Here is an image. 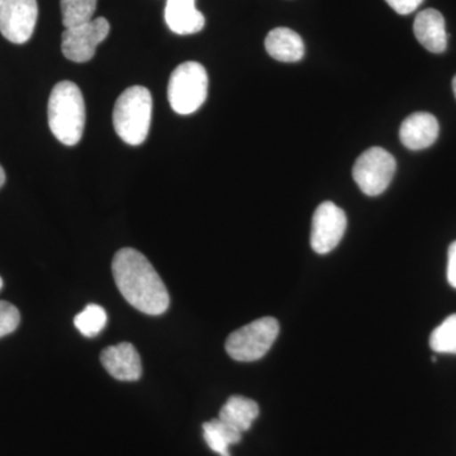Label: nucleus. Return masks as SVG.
I'll list each match as a JSON object with an SVG mask.
<instances>
[{
	"instance_id": "9b49d317",
	"label": "nucleus",
	"mask_w": 456,
	"mask_h": 456,
	"mask_svg": "<svg viewBox=\"0 0 456 456\" xmlns=\"http://www.w3.org/2000/svg\"><path fill=\"white\" fill-rule=\"evenodd\" d=\"M439 122L430 113L417 112L411 114L402 123L399 139L407 149L419 151L434 145L439 137Z\"/></svg>"
},
{
	"instance_id": "f8f14e48",
	"label": "nucleus",
	"mask_w": 456,
	"mask_h": 456,
	"mask_svg": "<svg viewBox=\"0 0 456 456\" xmlns=\"http://www.w3.org/2000/svg\"><path fill=\"white\" fill-rule=\"evenodd\" d=\"M413 32L426 50L441 53L448 47L445 20L436 9H425L417 14Z\"/></svg>"
},
{
	"instance_id": "20e7f679",
	"label": "nucleus",
	"mask_w": 456,
	"mask_h": 456,
	"mask_svg": "<svg viewBox=\"0 0 456 456\" xmlns=\"http://www.w3.org/2000/svg\"><path fill=\"white\" fill-rule=\"evenodd\" d=\"M208 94V75L202 64L183 62L171 74L167 98L176 113L187 116L200 110Z\"/></svg>"
},
{
	"instance_id": "1a4fd4ad",
	"label": "nucleus",
	"mask_w": 456,
	"mask_h": 456,
	"mask_svg": "<svg viewBox=\"0 0 456 456\" xmlns=\"http://www.w3.org/2000/svg\"><path fill=\"white\" fill-rule=\"evenodd\" d=\"M347 227V218L340 207L323 202L312 218L311 246L317 254H329L340 244Z\"/></svg>"
},
{
	"instance_id": "aec40b11",
	"label": "nucleus",
	"mask_w": 456,
	"mask_h": 456,
	"mask_svg": "<svg viewBox=\"0 0 456 456\" xmlns=\"http://www.w3.org/2000/svg\"><path fill=\"white\" fill-rule=\"evenodd\" d=\"M20 322V314L16 305L0 301V338L16 331Z\"/></svg>"
},
{
	"instance_id": "423d86ee",
	"label": "nucleus",
	"mask_w": 456,
	"mask_h": 456,
	"mask_svg": "<svg viewBox=\"0 0 456 456\" xmlns=\"http://www.w3.org/2000/svg\"><path fill=\"white\" fill-rule=\"evenodd\" d=\"M397 163L382 147H370L362 152L353 167V178L362 193L379 196L391 184Z\"/></svg>"
},
{
	"instance_id": "9d476101",
	"label": "nucleus",
	"mask_w": 456,
	"mask_h": 456,
	"mask_svg": "<svg viewBox=\"0 0 456 456\" xmlns=\"http://www.w3.org/2000/svg\"><path fill=\"white\" fill-rule=\"evenodd\" d=\"M104 369L122 382H136L142 375V362L139 351L130 342L113 345L101 354Z\"/></svg>"
},
{
	"instance_id": "4468645a",
	"label": "nucleus",
	"mask_w": 456,
	"mask_h": 456,
	"mask_svg": "<svg viewBox=\"0 0 456 456\" xmlns=\"http://www.w3.org/2000/svg\"><path fill=\"white\" fill-rule=\"evenodd\" d=\"M265 49L273 59L281 62H297L305 56L301 36L287 27H279L269 32Z\"/></svg>"
},
{
	"instance_id": "f03ea898",
	"label": "nucleus",
	"mask_w": 456,
	"mask_h": 456,
	"mask_svg": "<svg viewBox=\"0 0 456 456\" xmlns=\"http://www.w3.org/2000/svg\"><path fill=\"white\" fill-rule=\"evenodd\" d=\"M49 126L53 136L66 146L82 140L86 126V103L82 90L73 82H60L49 99Z\"/></svg>"
},
{
	"instance_id": "a211bd4d",
	"label": "nucleus",
	"mask_w": 456,
	"mask_h": 456,
	"mask_svg": "<svg viewBox=\"0 0 456 456\" xmlns=\"http://www.w3.org/2000/svg\"><path fill=\"white\" fill-rule=\"evenodd\" d=\"M107 314L103 307L98 305H86L74 320V325L86 338H94L103 331L107 325Z\"/></svg>"
},
{
	"instance_id": "4be33fe9",
	"label": "nucleus",
	"mask_w": 456,
	"mask_h": 456,
	"mask_svg": "<svg viewBox=\"0 0 456 456\" xmlns=\"http://www.w3.org/2000/svg\"><path fill=\"white\" fill-rule=\"evenodd\" d=\"M448 281L452 288H456V241L452 242L449 248Z\"/></svg>"
},
{
	"instance_id": "dca6fc26",
	"label": "nucleus",
	"mask_w": 456,
	"mask_h": 456,
	"mask_svg": "<svg viewBox=\"0 0 456 456\" xmlns=\"http://www.w3.org/2000/svg\"><path fill=\"white\" fill-rule=\"evenodd\" d=\"M203 436L208 448L220 456H231L230 446L239 444L242 434L220 419H212L203 425Z\"/></svg>"
},
{
	"instance_id": "7ed1b4c3",
	"label": "nucleus",
	"mask_w": 456,
	"mask_h": 456,
	"mask_svg": "<svg viewBox=\"0 0 456 456\" xmlns=\"http://www.w3.org/2000/svg\"><path fill=\"white\" fill-rule=\"evenodd\" d=\"M152 97L145 86H131L117 99L113 126L126 143L139 146L145 142L151 126Z\"/></svg>"
},
{
	"instance_id": "5701e85b",
	"label": "nucleus",
	"mask_w": 456,
	"mask_h": 456,
	"mask_svg": "<svg viewBox=\"0 0 456 456\" xmlns=\"http://www.w3.org/2000/svg\"><path fill=\"white\" fill-rule=\"evenodd\" d=\"M5 183V173L4 169H3L2 165H0V188L4 185Z\"/></svg>"
},
{
	"instance_id": "6ab92c4d",
	"label": "nucleus",
	"mask_w": 456,
	"mask_h": 456,
	"mask_svg": "<svg viewBox=\"0 0 456 456\" xmlns=\"http://www.w3.org/2000/svg\"><path fill=\"white\" fill-rule=\"evenodd\" d=\"M430 347L437 354L456 355V314H452L432 331Z\"/></svg>"
},
{
	"instance_id": "2eb2a0df",
	"label": "nucleus",
	"mask_w": 456,
	"mask_h": 456,
	"mask_svg": "<svg viewBox=\"0 0 456 456\" xmlns=\"http://www.w3.org/2000/svg\"><path fill=\"white\" fill-rule=\"evenodd\" d=\"M257 416L259 406L256 402L242 395H232L221 408L218 419L244 434L245 431L250 430Z\"/></svg>"
},
{
	"instance_id": "39448f33",
	"label": "nucleus",
	"mask_w": 456,
	"mask_h": 456,
	"mask_svg": "<svg viewBox=\"0 0 456 456\" xmlns=\"http://www.w3.org/2000/svg\"><path fill=\"white\" fill-rule=\"evenodd\" d=\"M275 318L264 317L236 330L228 336L226 351L236 362H256L268 354L279 335Z\"/></svg>"
},
{
	"instance_id": "f3484780",
	"label": "nucleus",
	"mask_w": 456,
	"mask_h": 456,
	"mask_svg": "<svg viewBox=\"0 0 456 456\" xmlns=\"http://www.w3.org/2000/svg\"><path fill=\"white\" fill-rule=\"evenodd\" d=\"M97 0H61L62 23L65 28L82 26L94 16Z\"/></svg>"
},
{
	"instance_id": "f257e3e1",
	"label": "nucleus",
	"mask_w": 456,
	"mask_h": 456,
	"mask_svg": "<svg viewBox=\"0 0 456 456\" xmlns=\"http://www.w3.org/2000/svg\"><path fill=\"white\" fill-rule=\"evenodd\" d=\"M113 277L117 288L132 307L159 316L167 311L169 292L145 255L126 248L114 255Z\"/></svg>"
},
{
	"instance_id": "ddd939ff",
	"label": "nucleus",
	"mask_w": 456,
	"mask_h": 456,
	"mask_svg": "<svg viewBox=\"0 0 456 456\" xmlns=\"http://www.w3.org/2000/svg\"><path fill=\"white\" fill-rule=\"evenodd\" d=\"M165 20L176 35H194L202 31L204 16L196 8V0H167Z\"/></svg>"
},
{
	"instance_id": "393cba45",
	"label": "nucleus",
	"mask_w": 456,
	"mask_h": 456,
	"mask_svg": "<svg viewBox=\"0 0 456 456\" xmlns=\"http://www.w3.org/2000/svg\"><path fill=\"white\" fill-rule=\"evenodd\" d=\"M2 288H3V279L0 278V290H2Z\"/></svg>"
},
{
	"instance_id": "0eeeda50",
	"label": "nucleus",
	"mask_w": 456,
	"mask_h": 456,
	"mask_svg": "<svg viewBox=\"0 0 456 456\" xmlns=\"http://www.w3.org/2000/svg\"><path fill=\"white\" fill-rule=\"evenodd\" d=\"M110 31V23L103 17L95 18L82 26L66 28L62 33V53L70 61H89L94 57L98 45L106 40Z\"/></svg>"
},
{
	"instance_id": "6e6552de",
	"label": "nucleus",
	"mask_w": 456,
	"mask_h": 456,
	"mask_svg": "<svg viewBox=\"0 0 456 456\" xmlns=\"http://www.w3.org/2000/svg\"><path fill=\"white\" fill-rule=\"evenodd\" d=\"M37 18V0H0V33L13 44L32 37Z\"/></svg>"
},
{
	"instance_id": "b1692460",
	"label": "nucleus",
	"mask_w": 456,
	"mask_h": 456,
	"mask_svg": "<svg viewBox=\"0 0 456 456\" xmlns=\"http://www.w3.org/2000/svg\"><path fill=\"white\" fill-rule=\"evenodd\" d=\"M452 90H454V95L456 98V75L454 77V79H452Z\"/></svg>"
},
{
	"instance_id": "412c9836",
	"label": "nucleus",
	"mask_w": 456,
	"mask_h": 456,
	"mask_svg": "<svg viewBox=\"0 0 456 456\" xmlns=\"http://www.w3.org/2000/svg\"><path fill=\"white\" fill-rule=\"evenodd\" d=\"M388 3L389 7L395 12V13L401 14V16H407V14L415 12L419 5L422 4L424 0H386Z\"/></svg>"
}]
</instances>
